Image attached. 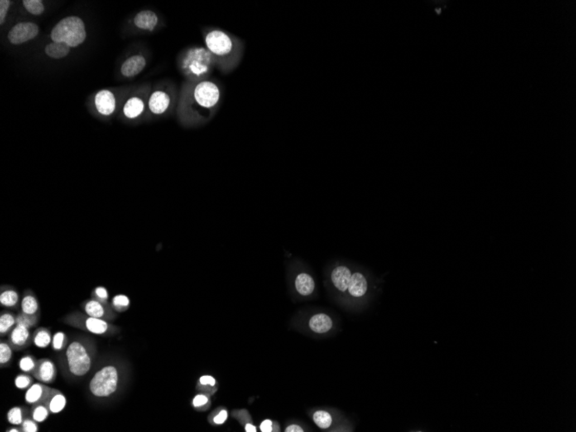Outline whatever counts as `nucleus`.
Instances as JSON below:
<instances>
[{"label":"nucleus","instance_id":"f257e3e1","mask_svg":"<svg viewBox=\"0 0 576 432\" xmlns=\"http://www.w3.org/2000/svg\"><path fill=\"white\" fill-rule=\"evenodd\" d=\"M205 48L214 58L216 68L227 74L239 65L243 54L240 39L220 29L212 28L204 35Z\"/></svg>","mask_w":576,"mask_h":432},{"label":"nucleus","instance_id":"f03ea898","mask_svg":"<svg viewBox=\"0 0 576 432\" xmlns=\"http://www.w3.org/2000/svg\"><path fill=\"white\" fill-rule=\"evenodd\" d=\"M182 67L188 75L199 81L207 79L216 68L214 58L204 47H196L187 52L183 59Z\"/></svg>","mask_w":576,"mask_h":432},{"label":"nucleus","instance_id":"7ed1b4c3","mask_svg":"<svg viewBox=\"0 0 576 432\" xmlns=\"http://www.w3.org/2000/svg\"><path fill=\"white\" fill-rule=\"evenodd\" d=\"M87 37L84 22L78 16H68L60 20L51 31L54 43H64L68 46H79Z\"/></svg>","mask_w":576,"mask_h":432},{"label":"nucleus","instance_id":"20e7f679","mask_svg":"<svg viewBox=\"0 0 576 432\" xmlns=\"http://www.w3.org/2000/svg\"><path fill=\"white\" fill-rule=\"evenodd\" d=\"M118 372L112 365L102 367L90 381L89 389L93 396L107 398L117 391Z\"/></svg>","mask_w":576,"mask_h":432},{"label":"nucleus","instance_id":"39448f33","mask_svg":"<svg viewBox=\"0 0 576 432\" xmlns=\"http://www.w3.org/2000/svg\"><path fill=\"white\" fill-rule=\"evenodd\" d=\"M65 323L74 328L83 330L85 332H90L97 336L114 335L117 330L116 326L112 325L108 321L80 314L68 316Z\"/></svg>","mask_w":576,"mask_h":432},{"label":"nucleus","instance_id":"423d86ee","mask_svg":"<svg viewBox=\"0 0 576 432\" xmlns=\"http://www.w3.org/2000/svg\"><path fill=\"white\" fill-rule=\"evenodd\" d=\"M67 361L72 375L80 377L87 375L92 367V359L82 343L74 341L68 347Z\"/></svg>","mask_w":576,"mask_h":432},{"label":"nucleus","instance_id":"0eeeda50","mask_svg":"<svg viewBox=\"0 0 576 432\" xmlns=\"http://www.w3.org/2000/svg\"><path fill=\"white\" fill-rule=\"evenodd\" d=\"M38 33V26L34 23H19L10 30L8 39L11 44L18 45L35 38Z\"/></svg>","mask_w":576,"mask_h":432},{"label":"nucleus","instance_id":"6e6552de","mask_svg":"<svg viewBox=\"0 0 576 432\" xmlns=\"http://www.w3.org/2000/svg\"><path fill=\"white\" fill-rule=\"evenodd\" d=\"M33 377L42 383L51 384L55 381L57 376V368L55 363L48 358L40 359L34 372Z\"/></svg>","mask_w":576,"mask_h":432},{"label":"nucleus","instance_id":"1a4fd4ad","mask_svg":"<svg viewBox=\"0 0 576 432\" xmlns=\"http://www.w3.org/2000/svg\"><path fill=\"white\" fill-rule=\"evenodd\" d=\"M8 343L14 351H23L33 343L32 334L26 327L16 325L9 334Z\"/></svg>","mask_w":576,"mask_h":432},{"label":"nucleus","instance_id":"9d476101","mask_svg":"<svg viewBox=\"0 0 576 432\" xmlns=\"http://www.w3.org/2000/svg\"><path fill=\"white\" fill-rule=\"evenodd\" d=\"M83 307L86 314L93 318H99L106 321L112 320L115 318L112 311L109 309V306H107V304H103L96 299H92L87 300L83 305Z\"/></svg>","mask_w":576,"mask_h":432},{"label":"nucleus","instance_id":"9b49d317","mask_svg":"<svg viewBox=\"0 0 576 432\" xmlns=\"http://www.w3.org/2000/svg\"><path fill=\"white\" fill-rule=\"evenodd\" d=\"M149 109L153 114H164L171 104V98L169 93H165L164 91L156 90L150 95L149 99Z\"/></svg>","mask_w":576,"mask_h":432},{"label":"nucleus","instance_id":"f8f14e48","mask_svg":"<svg viewBox=\"0 0 576 432\" xmlns=\"http://www.w3.org/2000/svg\"><path fill=\"white\" fill-rule=\"evenodd\" d=\"M51 390V387L47 386L46 384L42 382L34 383L30 388L26 390L25 395V402L31 405L44 403Z\"/></svg>","mask_w":576,"mask_h":432},{"label":"nucleus","instance_id":"ddd939ff","mask_svg":"<svg viewBox=\"0 0 576 432\" xmlns=\"http://www.w3.org/2000/svg\"><path fill=\"white\" fill-rule=\"evenodd\" d=\"M95 106L99 113L105 116H109L114 112L116 107L114 95L107 90L98 92L95 97Z\"/></svg>","mask_w":576,"mask_h":432},{"label":"nucleus","instance_id":"4468645a","mask_svg":"<svg viewBox=\"0 0 576 432\" xmlns=\"http://www.w3.org/2000/svg\"><path fill=\"white\" fill-rule=\"evenodd\" d=\"M146 64V59L142 55H133L122 63L121 72L124 76L132 78L142 72Z\"/></svg>","mask_w":576,"mask_h":432},{"label":"nucleus","instance_id":"2eb2a0df","mask_svg":"<svg viewBox=\"0 0 576 432\" xmlns=\"http://www.w3.org/2000/svg\"><path fill=\"white\" fill-rule=\"evenodd\" d=\"M159 18L154 11L144 10L136 14L134 24L140 30L152 31L157 26Z\"/></svg>","mask_w":576,"mask_h":432},{"label":"nucleus","instance_id":"dca6fc26","mask_svg":"<svg viewBox=\"0 0 576 432\" xmlns=\"http://www.w3.org/2000/svg\"><path fill=\"white\" fill-rule=\"evenodd\" d=\"M44 405H46L50 413L57 414L65 409L67 398L60 390L52 388L50 394L44 401Z\"/></svg>","mask_w":576,"mask_h":432},{"label":"nucleus","instance_id":"f3484780","mask_svg":"<svg viewBox=\"0 0 576 432\" xmlns=\"http://www.w3.org/2000/svg\"><path fill=\"white\" fill-rule=\"evenodd\" d=\"M351 277V270L347 266H338L332 271V282L339 291L345 292L348 289Z\"/></svg>","mask_w":576,"mask_h":432},{"label":"nucleus","instance_id":"a211bd4d","mask_svg":"<svg viewBox=\"0 0 576 432\" xmlns=\"http://www.w3.org/2000/svg\"><path fill=\"white\" fill-rule=\"evenodd\" d=\"M348 289L351 296L356 298L363 296L367 293V279L361 273H354L353 275H351Z\"/></svg>","mask_w":576,"mask_h":432},{"label":"nucleus","instance_id":"6ab92c4d","mask_svg":"<svg viewBox=\"0 0 576 432\" xmlns=\"http://www.w3.org/2000/svg\"><path fill=\"white\" fill-rule=\"evenodd\" d=\"M295 287L300 295L308 296L313 294L315 289V282L313 277L306 273L298 275L295 280Z\"/></svg>","mask_w":576,"mask_h":432},{"label":"nucleus","instance_id":"aec40b11","mask_svg":"<svg viewBox=\"0 0 576 432\" xmlns=\"http://www.w3.org/2000/svg\"><path fill=\"white\" fill-rule=\"evenodd\" d=\"M144 110H145V103L143 99L138 97H132L125 104L124 113L130 119H134L141 116L143 113Z\"/></svg>","mask_w":576,"mask_h":432},{"label":"nucleus","instance_id":"412c9836","mask_svg":"<svg viewBox=\"0 0 576 432\" xmlns=\"http://www.w3.org/2000/svg\"><path fill=\"white\" fill-rule=\"evenodd\" d=\"M309 326L316 333H325L332 329V318L323 313L316 314L309 321Z\"/></svg>","mask_w":576,"mask_h":432},{"label":"nucleus","instance_id":"4be33fe9","mask_svg":"<svg viewBox=\"0 0 576 432\" xmlns=\"http://www.w3.org/2000/svg\"><path fill=\"white\" fill-rule=\"evenodd\" d=\"M51 332L45 327H40L35 330L32 334V342L34 345L39 348H45L52 343Z\"/></svg>","mask_w":576,"mask_h":432},{"label":"nucleus","instance_id":"5701e85b","mask_svg":"<svg viewBox=\"0 0 576 432\" xmlns=\"http://www.w3.org/2000/svg\"><path fill=\"white\" fill-rule=\"evenodd\" d=\"M29 417V410L24 406H15L9 410L7 413V420L10 424L15 426H20L23 422Z\"/></svg>","mask_w":576,"mask_h":432},{"label":"nucleus","instance_id":"b1692460","mask_svg":"<svg viewBox=\"0 0 576 432\" xmlns=\"http://www.w3.org/2000/svg\"><path fill=\"white\" fill-rule=\"evenodd\" d=\"M22 313L29 315H39V304L37 299L31 293H26L21 302Z\"/></svg>","mask_w":576,"mask_h":432},{"label":"nucleus","instance_id":"393cba45","mask_svg":"<svg viewBox=\"0 0 576 432\" xmlns=\"http://www.w3.org/2000/svg\"><path fill=\"white\" fill-rule=\"evenodd\" d=\"M70 51V47L68 46L67 44L64 43H52L47 45L45 48V52L47 55H49V57L54 58V59H60V58L65 57L69 54Z\"/></svg>","mask_w":576,"mask_h":432},{"label":"nucleus","instance_id":"a878e982","mask_svg":"<svg viewBox=\"0 0 576 432\" xmlns=\"http://www.w3.org/2000/svg\"><path fill=\"white\" fill-rule=\"evenodd\" d=\"M19 302V295L12 288H6L0 294V304L4 307H16Z\"/></svg>","mask_w":576,"mask_h":432},{"label":"nucleus","instance_id":"bb28decb","mask_svg":"<svg viewBox=\"0 0 576 432\" xmlns=\"http://www.w3.org/2000/svg\"><path fill=\"white\" fill-rule=\"evenodd\" d=\"M16 316L12 313H1L0 315V334L3 337L5 335L10 334L11 331L16 327Z\"/></svg>","mask_w":576,"mask_h":432},{"label":"nucleus","instance_id":"cd10ccee","mask_svg":"<svg viewBox=\"0 0 576 432\" xmlns=\"http://www.w3.org/2000/svg\"><path fill=\"white\" fill-rule=\"evenodd\" d=\"M50 412L44 405V403H40L36 405H32L30 410V417L37 423H43L49 418Z\"/></svg>","mask_w":576,"mask_h":432},{"label":"nucleus","instance_id":"c85d7f7f","mask_svg":"<svg viewBox=\"0 0 576 432\" xmlns=\"http://www.w3.org/2000/svg\"><path fill=\"white\" fill-rule=\"evenodd\" d=\"M39 321V315H29L26 313L21 312L19 314L16 316V325L26 327L28 329H31L35 327Z\"/></svg>","mask_w":576,"mask_h":432},{"label":"nucleus","instance_id":"c756f323","mask_svg":"<svg viewBox=\"0 0 576 432\" xmlns=\"http://www.w3.org/2000/svg\"><path fill=\"white\" fill-rule=\"evenodd\" d=\"M313 420L321 429H327L332 423V416L325 410H318L314 413Z\"/></svg>","mask_w":576,"mask_h":432},{"label":"nucleus","instance_id":"7c9ffc66","mask_svg":"<svg viewBox=\"0 0 576 432\" xmlns=\"http://www.w3.org/2000/svg\"><path fill=\"white\" fill-rule=\"evenodd\" d=\"M37 361L38 360H36L34 356L28 355V356H24L20 359V361L18 362V367L23 372L32 375V373L34 372L36 364H37Z\"/></svg>","mask_w":576,"mask_h":432},{"label":"nucleus","instance_id":"2f4dec72","mask_svg":"<svg viewBox=\"0 0 576 432\" xmlns=\"http://www.w3.org/2000/svg\"><path fill=\"white\" fill-rule=\"evenodd\" d=\"M131 301L128 297L125 296L124 294H118L117 296H115L112 299V308L114 309L117 313H124L126 310H128L130 307Z\"/></svg>","mask_w":576,"mask_h":432},{"label":"nucleus","instance_id":"473e14b6","mask_svg":"<svg viewBox=\"0 0 576 432\" xmlns=\"http://www.w3.org/2000/svg\"><path fill=\"white\" fill-rule=\"evenodd\" d=\"M12 351H13V348H11V346L9 344V343L1 342V343H0V366H1V367H5L8 364L9 362H11L12 355H13Z\"/></svg>","mask_w":576,"mask_h":432},{"label":"nucleus","instance_id":"72a5a7b5","mask_svg":"<svg viewBox=\"0 0 576 432\" xmlns=\"http://www.w3.org/2000/svg\"><path fill=\"white\" fill-rule=\"evenodd\" d=\"M68 343V337L63 332H58L52 338V348L55 351H60L66 348Z\"/></svg>","mask_w":576,"mask_h":432},{"label":"nucleus","instance_id":"f704fd0d","mask_svg":"<svg viewBox=\"0 0 576 432\" xmlns=\"http://www.w3.org/2000/svg\"><path fill=\"white\" fill-rule=\"evenodd\" d=\"M23 4L25 9L33 15H41L44 11V5L40 0H25Z\"/></svg>","mask_w":576,"mask_h":432},{"label":"nucleus","instance_id":"c9c22d12","mask_svg":"<svg viewBox=\"0 0 576 432\" xmlns=\"http://www.w3.org/2000/svg\"><path fill=\"white\" fill-rule=\"evenodd\" d=\"M33 384V378L26 373L17 375L15 378V386L20 390H27Z\"/></svg>","mask_w":576,"mask_h":432},{"label":"nucleus","instance_id":"e433bc0d","mask_svg":"<svg viewBox=\"0 0 576 432\" xmlns=\"http://www.w3.org/2000/svg\"><path fill=\"white\" fill-rule=\"evenodd\" d=\"M92 297H93V299H96V300H98L103 304H107L108 299H109V294H108V291L106 290V288L104 287V286H98L93 290Z\"/></svg>","mask_w":576,"mask_h":432},{"label":"nucleus","instance_id":"4c0bfd02","mask_svg":"<svg viewBox=\"0 0 576 432\" xmlns=\"http://www.w3.org/2000/svg\"><path fill=\"white\" fill-rule=\"evenodd\" d=\"M38 423L33 419L27 418L20 425L23 432H37L39 430Z\"/></svg>","mask_w":576,"mask_h":432},{"label":"nucleus","instance_id":"58836bf2","mask_svg":"<svg viewBox=\"0 0 576 432\" xmlns=\"http://www.w3.org/2000/svg\"><path fill=\"white\" fill-rule=\"evenodd\" d=\"M10 5H11V2L8 0H1L0 1V24L1 25H3Z\"/></svg>","mask_w":576,"mask_h":432},{"label":"nucleus","instance_id":"ea45409f","mask_svg":"<svg viewBox=\"0 0 576 432\" xmlns=\"http://www.w3.org/2000/svg\"><path fill=\"white\" fill-rule=\"evenodd\" d=\"M207 402H208V399H207V396L203 395V394H199V395H196L193 399V405L194 407L199 408L204 406Z\"/></svg>","mask_w":576,"mask_h":432},{"label":"nucleus","instance_id":"a19ab883","mask_svg":"<svg viewBox=\"0 0 576 432\" xmlns=\"http://www.w3.org/2000/svg\"><path fill=\"white\" fill-rule=\"evenodd\" d=\"M199 383H200V385H202V386H207V385L214 386L215 379L212 377V376H209V375H204V376H202V377L199 379Z\"/></svg>","mask_w":576,"mask_h":432},{"label":"nucleus","instance_id":"79ce46f5","mask_svg":"<svg viewBox=\"0 0 576 432\" xmlns=\"http://www.w3.org/2000/svg\"><path fill=\"white\" fill-rule=\"evenodd\" d=\"M228 417V413L225 410H221L220 413H218L217 416L214 418V422L216 424H222L225 422Z\"/></svg>","mask_w":576,"mask_h":432},{"label":"nucleus","instance_id":"37998d69","mask_svg":"<svg viewBox=\"0 0 576 432\" xmlns=\"http://www.w3.org/2000/svg\"><path fill=\"white\" fill-rule=\"evenodd\" d=\"M261 430L262 432H271L273 430V423L271 420H265L261 424Z\"/></svg>","mask_w":576,"mask_h":432},{"label":"nucleus","instance_id":"c03bdc74","mask_svg":"<svg viewBox=\"0 0 576 432\" xmlns=\"http://www.w3.org/2000/svg\"><path fill=\"white\" fill-rule=\"evenodd\" d=\"M285 432H303V429L301 427L297 425V424H292L290 426H288L285 430Z\"/></svg>","mask_w":576,"mask_h":432},{"label":"nucleus","instance_id":"a18cd8bd","mask_svg":"<svg viewBox=\"0 0 576 432\" xmlns=\"http://www.w3.org/2000/svg\"><path fill=\"white\" fill-rule=\"evenodd\" d=\"M245 429H246V431H247V432H256V427L254 426V425H252V424H246V426H245Z\"/></svg>","mask_w":576,"mask_h":432},{"label":"nucleus","instance_id":"49530a36","mask_svg":"<svg viewBox=\"0 0 576 432\" xmlns=\"http://www.w3.org/2000/svg\"><path fill=\"white\" fill-rule=\"evenodd\" d=\"M6 432H21V431H22V430H21V427L16 426V427H11V428H9V429H6Z\"/></svg>","mask_w":576,"mask_h":432}]
</instances>
